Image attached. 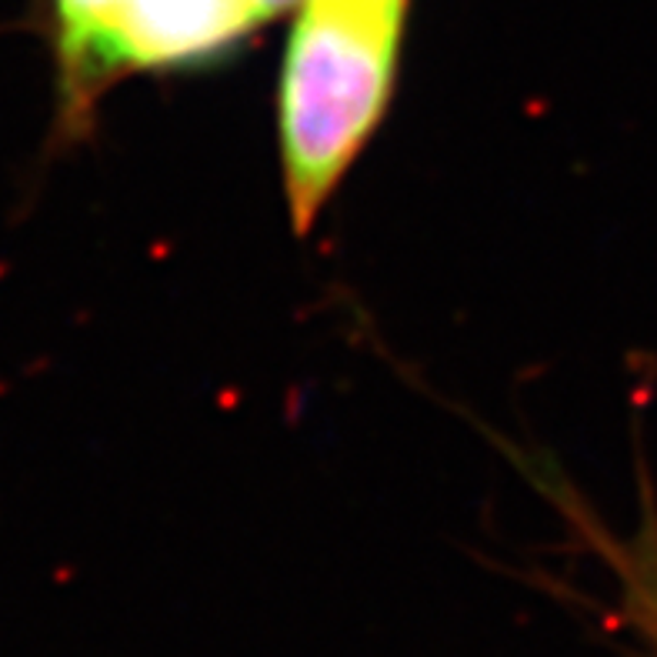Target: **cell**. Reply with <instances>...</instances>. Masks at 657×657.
Instances as JSON below:
<instances>
[{"mask_svg":"<svg viewBox=\"0 0 657 657\" xmlns=\"http://www.w3.org/2000/svg\"><path fill=\"white\" fill-rule=\"evenodd\" d=\"M574 528L595 548L621 580L624 618L657 647V497L650 474L641 465V524L634 535L614 538L577 501H561Z\"/></svg>","mask_w":657,"mask_h":657,"instance_id":"obj_3","label":"cell"},{"mask_svg":"<svg viewBox=\"0 0 657 657\" xmlns=\"http://www.w3.org/2000/svg\"><path fill=\"white\" fill-rule=\"evenodd\" d=\"M408 0H301L278 127L291 224L307 234L390 107Z\"/></svg>","mask_w":657,"mask_h":657,"instance_id":"obj_1","label":"cell"},{"mask_svg":"<svg viewBox=\"0 0 657 657\" xmlns=\"http://www.w3.org/2000/svg\"><path fill=\"white\" fill-rule=\"evenodd\" d=\"M294 0H50L57 134L78 138L124 74L208 57Z\"/></svg>","mask_w":657,"mask_h":657,"instance_id":"obj_2","label":"cell"}]
</instances>
